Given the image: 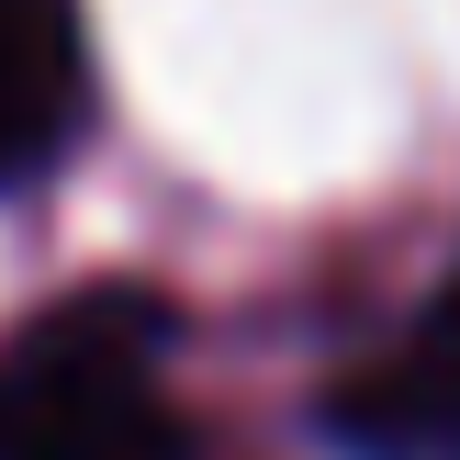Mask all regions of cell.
Returning a JSON list of instances; mask_svg holds the SVG:
<instances>
[{
	"instance_id": "cell-1",
	"label": "cell",
	"mask_w": 460,
	"mask_h": 460,
	"mask_svg": "<svg viewBox=\"0 0 460 460\" xmlns=\"http://www.w3.org/2000/svg\"><path fill=\"white\" fill-rule=\"evenodd\" d=\"M169 314L146 292H67L0 349V460H191L169 404Z\"/></svg>"
},
{
	"instance_id": "cell-2",
	"label": "cell",
	"mask_w": 460,
	"mask_h": 460,
	"mask_svg": "<svg viewBox=\"0 0 460 460\" xmlns=\"http://www.w3.org/2000/svg\"><path fill=\"white\" fill-rule=\"evenodd\" d=\"M326 438L349 460H460V270L382 359L326 382Z\"/></svg>"
},
{
	"instance_id": "cell-3",
	"label": "cell",
	"mask_w": 460,
	"mask_h": 460,
	"mask_svg": "<svg viewBox=\"0 0 460 460\" xmlns=\"http://www.w3.org/2000/svg\"><path fill=\"white\" fill-rule=\"evenodd\" d=\"M79 90H90L79 0H0V191L34 180L45 157L67 146Z\"/></svg>"
}]
</instances>
